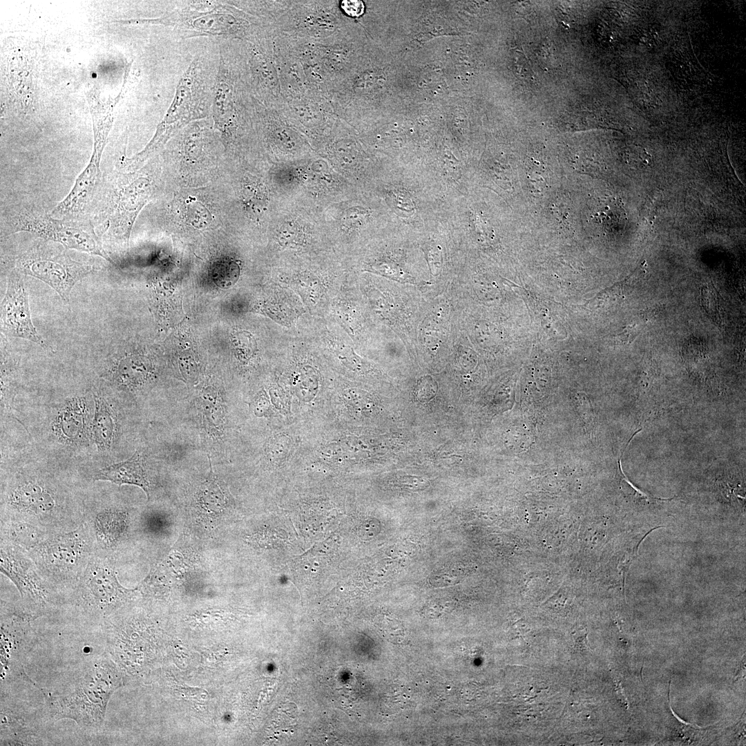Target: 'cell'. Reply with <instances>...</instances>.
I'll return each mask as SVG.
<instances>
[{"instance_id": "1", "label": "cell", "mask_w": 746, "mask_h": 746, "mask_svg": "<svg viewBox=\"0 0 746 746\" xmlns=\"http://www.w3.org/2000/svg\"><path fill=\"white\" fill-rule=\"evenodd\" d=\"M124 674L104 651L59 673L41 688L52 718L69 719L85 730L104 724L108 701L124 685Z\"/></svg>"}, {"instance_id": "2", "label": "cell", "mask_w": 746, "mask_h": 746, "mask_svg": "<svg viewBox=\"0 0 746 746\" xmlns=\"http://www.w3.org/2000/svg\"><path fill=\"white\" fill-rule=\"evenodd\" d=\"M153 191L152 180L144 172L131 175L115 171L103 176L88 213L98 237L128 245L134 222Z\"/></svg>"}, {"instance_id": "3", "label": "cell", "mask_w": 746, "mask_h": 746, "mask_svg": "<svg viewBox=\"0 0 746 746\" xmlns=\"http://www.w3.org/2000/svg\"><path fill=\"white\" fill-rule=\"evenodd\" d=\"M54 722L31 678L1 684V745H42Z\"/></svg>"}, {"instance_id": "4", "label": "cell", "mask_w": 746, "mask_h": 746, "mask_svg": "<svg viewBox=\"0 0 746 746\" xmlns=\"http://www.w3.org/2000/svg\"><path fill=\"white\" fill-rule=\"evenodd\" d=\"M5 235L28 232L71 249L113 261L104 250L89 217L55 218L33 207L21 208L6 219Z\"/></svg>"}, {"instance_id": "5", "label": "cell", "mask_w": 746, "mask_h": 746, "mask_svg": "<svg viewBox=\"0 0 746 746\" xmlns=\"http://www.w3.org/2000/svg\"><path fill=\"white\" fill-rule=\"evenodd\" d=\"M64 602L77 606L90 618L101 622L132 602L138 591L122 586L108 560L90 558Z\"/></svg>"}, {"instance_id": "6", "label": "cell", "mask_w": 746, "mask_h": 746, "mask_svg": "<svg viewBox=\"0 0 746 746\" xmlns=\"http://www.w3.org/2000/svg\"><path fill=\"white\" fill-rule=\"evenodd\" d=\"M15 269L46 283L66 302L75 285L95 271L93 265L75 260L64 251L46 244L21 254Z\"/></svg>"}, {"instance_id": "7", "label": "cell", "mask_w": 746, "mask_h": 746, "mask_svg": "<svg viewBox=\"0 0 746 746\" xmlns=\"http://www.w3.org/2000/svg\"><path fill=\"white\" fill-rule=\"evenodd\" d=\"M91 552L90 539L82 524L75 529L40 539L32 548V557L39 567L57 580H75L87 566Z\"/></svg>"}, {"instance_id": "8", "label": "cell", "mask_w": 746, "mask_h": 746, "mask_svg": "<svg viewBox=\"0 0 746 746\" xmlns=\"http://www.w3.org/2000/svg\"><path fill=\"white\" fill-rule=\"evenodd\" d=\"M36 618L24 609L1 606V684L29 679L24 664L36 644L32 622Z\"/></svg>"}, {"instance_id": "9", "label": "cell", "mask_w": 746, "mask_h": 746, "mask_svg": "<svg viewBox=\"0 0 746 746\" xmlns=\"http://www.w3.org/2000/svg\"><path fill=\"white\" fill-rule=\"evenodd\" d=\"M0 568L18 589L25 602L23 609L36 618L62 602L60 594L42 582L17 551L1 546Z\"/></svg>"}, {"instance_id": "10", "label": "cell", "mask_w": 746, "mask_h": 746, "mask_svg": "<svg viewBox=\"0 0 746 746\" xmlns=\"http://www.w3.org/2000/svg\"><path fill=\"white\" fill-rule=\"evenodd\" d=\"M7 504L21 519L17 523L34 527H57L62 523L54 492L38 481L28 480L15 485L8 496Z\"/></svg>"}, {"instance_id": "11", "label": "cell", "mask_w": 746, "mask_h": 746, "mask_svg": "<svg viewBox=\"0 0 746 746\" xmlns=\"http://www.w3.org/2000/svg\"><path fill=\"white\" fill-rule=\"evenodd\" d=\"M192 66L180 79L172 103L156 132L146 147L132 158L126 159L128 166H135L145 161L154 153L179 128L193 118V70Z\"/></svg>"}, {"instance_id": "12", "label": "cell", "mask_w": 746, "mask_h": 746, "mask_svg": "<svg viewBox=\"0 0 746 746\" xmlns=\"http://www.w3.org/2000/svg\"><path fill=\"white\" fill-rule=\"evenodd\" d=\"M20 273L12 271L1 304V331L6 336L21 338L40 345L44 340L32 324L28 296Z\"/></svg>"}, {"instance_id": "13", "label": "cell", "mask_w": 746, "mask_h": 746, "mask_svg": "<svg viewBox=\"0 0 746 746\" xmlns=\"http://www.w3.org/2000/svg\"><path fill=\"white\" fill-rule=\"evenodd\" d=\"M183 10L179 12H173L169 15L155 19H150L152 23L175 25L203 34L213 35H226L235 31L237 21L231 12L224 7L215 6L213 8L201 7L198 10Z\"/></svg>"}, {"instance_id": "14", "label": "cell", "mask_w": 746, "mask_h": 746, "mask_svg": "<svg viewBox=\"0 0 746 746\" xmlns=\"http://www.w3.org/2000/svg\"><path fill=\"white\" fill-rule=\"evenodd\" d=\"M95 480L108 481L118 486L135 485L141 488L149 497L150 482L143 459L136 452L131 458L106 466L94 475Z\"/></svg>"}, {"instance_id": "15", "label": "cell", "mask_w": 746, "mask_h": 746, "mask_svg": "<svg viewBox=\"0 0 746 746\" xmlns=\"http://www.w3.org/2000/svg\"><path fill=\"white\" fill-rule=\"evenodd\" d=\"M128 515L117 508H106L94 519V530L98 544L104 549L115 547L124 537L128 528Z\"/></svg>"}, {"instance_id": "16", "label": "cell", "mask_w": 746, "mask_h": 746, "mask_svg": "<svg viewBox=\"0 0 746 746\" xmlns=\"http://www.w3.org/2000/svg\"><path fill=\"white\" fill-rule=\"evenodd\" d=\"M152 373L149 358L131 354L122 356L111 367V376L117 384L135 388L146 383Z\"/></svg>"}, {"instance_id": "17", "label": "cell", "mask_w": 746, "mask_h": 746, "mask_svg": "<svg viewBox=\"0 0 746 746\" xmlns=\"http://www.w3.org/2000/svg\"><path fill=\"white\" fill-rule=\"evenodd\" d=\"M85 403L82 397L73 399L63 407L58 416L59 433L69 442H79L85 434L87 416Z\"/></svg>"}, {"instance_id": "18", "label": "cell", "mask_w": 746, "mask_h": 746, "mask_svg": "<svg viewBox=\"0 0 746 746\" xmlns=\"http://www.w3.org/2000/svg\"><path fill=\"white\" fill-rule=\"evenodd\" d=\"M213 112L216 126L224 131L232 119L233 102L232 87L224 68L220 69L216 79Z\"/></svg>"}, {"instance_id": "19", "label": "cell", "mask_w": 746, "mask_h": 746, "mask_svg": "<svg viewBox=\"0 0 746 746\" xmlns=\"http://www.w3.org/2000/svg\"><path fill=\"white\" fill-rule=\"evenodd\" d=\"M92 434L99 450L108 449L113 441L115 423L111 410L104 397L95 396Z\"/></svg>"}, {"instance_id": "20", "label": "cell", "mask_w": 746, "mask_h": 746, "mask_svg": "<svg viewBox=\"0 0 746 746\" xmlns=\"http://www.w3.org/2000/svg\"><path fill=\"white\" fill-rule=\"evenodd\" d=\"M294 388L296 396L305 402L311 401L318 390V376L311 366L301 367L294 377Z\"/></svg>"}, {"instance_id": "21", "label": "cell", "mask_w": 746, "mask_h": 746, "mask_svg": "<svg viewBox=\"0 0 746 746\" xmlns=\"http://www.w3.org/2000/svg\"><path fill=\"white\" fill-rule=\"evenodd\" d=\"M232 343L237 354L243 358L253 356L257 345L254 336L247 331L236 332L232 335Z\"/></svg>"}, {"instance_id": "22", "label": "cell", "mask_w": 746, "mask_h": 746, "mask_svg": "<svg viewBox=\"0 0 746 746\" xmlns=\"http://www.w3.org/2000/svg\"><path fill=\"white\" fill-rule=\"evenodd\" d=\"M290 441L285 436H279L271 440L269 445V455L276 459H280L287 455Z\"/></svg>"}, {"instance_id": "23", "label": "cell", "mask_w": 746, "mask_h": 746, "mask_svg": "<svg viewBox=\"0 0 746 746\" xmlns=\"http://www.w3.org/2000/svg\"><path fill=\"white\" fill-rule=\"evenodd\" d=\"M342 8L349 15L358 17L363 12L364 5L360 1H343Z\"/></svg>"}, {"instance_id": "24", "label": "cell", "mask_w": 746, "mask_h": 746, "mask_svg": "<svg viewBox=\"0 0 746 746\" xmlns=\"http://www.w3.org/2000/svg\"><path fill=\"white\" fill-rule=\"evenodd\" d=\"M573 640L576 650L580 651H586L589 649L586 631H576L573 632Z\"/></svg>"}, {"instance_id": "25", "label": "cell", "mask_w": 746, "mask_h": 746, "mask_svg": "<svg viewBox=\"0 0 746 746\" xmlns=\"http://www.w3.org/2000/svg\"><path fill=\"white\" fill-rule=\"evenodd\" d=\"M635 326L628 327L626 330L617 336V341L619 343H631L633 341L638 334Z\"/></svg>"}, {"instance_id": "26", "label": "cell", "mask_w": 746, "mask_h": 746, "mask_svg": "<svg viewBox=\"0 0 746 746\" xmlns=\"http://www.w3.org/2000/svg\"><path fill=\"white\" fill-rule=\"evenodd\" d=\"M402 484L408 488L416 490L425 486V481L417 477H403Z\"/></svg>"}, {"instance_id": "27", "label": "cell", "mask_w": 746, "mask_h": 746, "mask_svg": "<svg viewBox=\"0 0 746 746\" xmlns=\"http://www.w3.org/2000/svg\"><path fill=\"white\" fill-rule=\"evenodd\" d=\"M269 408V403L265 396L260 397L256 403V414L258 416L264 415Z\"/></svg>"}]
</instances>
